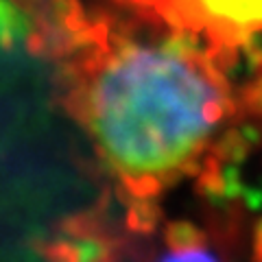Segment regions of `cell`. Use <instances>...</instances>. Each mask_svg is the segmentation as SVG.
<instances>
[{"label":"cell","mask_w":262,"mask_h":262,"mask_svg":"<svg viewBox=\"0 0 262 262\" xmlns=\"http://www.w3.org/2000/svg\"><path fill=\"white\" fill-rule=\"evenodd\" d=\"M72 101L105 166L136 192L190 173L229 105L223 79L192 46L134 37L107 39L90 53Z\"/></svg>","instance_id":"cell-1"},{"label":"cell","mask_w":262,"mask_h":262,"mask_svg":"<svg viewBox=\"0 0 262 262\" xmlns=\"http://www.w3.org/2000/svg\"><path fill=\"white\" fill-rule=\"evenodd\" d=\"M179 29L214 42L262 35V0H142Z\"/></svg>","instance_id":"cell-2"},{"label":"cell","mask_w":262,"mask_h":262,"mask_svg":"<svg viewBox=\"0 0 262 262\" xmlns=\"http://www.w3.org/2000/svg\"><path fill=\"white\" fill-rule=\"evenodd\" d=\"M144 262H227V258L194 227H175Z\"/></svg>","instance_id":"cell-3"}]
</instances>
